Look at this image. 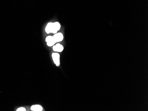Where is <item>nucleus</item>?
I'll return each instance as SVG.
<instances>
[{"label":"nucleus","mask_w":148,"mask_h":111,"mask_svg":"<svg viewBox=\"0 0 148 111\" xmlns=\"http://www.w3.org/2000/svg\"><path fill=\"white\" fill-rule=\"evenodd\" d=\"M63 45L59 44L57 43L56 45H54L53 47V50L54 51L58 52H61L63 50Z\"/></svg>","instance_id":"39448f33"},{"label":"nucleus","mask_w":148,"mask_h":111,"mask_svg":"<svg viewBox=\"0 0 148 111\" xmlns=\"http://www.w3.org/2000/svg\"><path fill=\"white\" fill-rule=\"evenodd\" d=\"M45 41L47 42V44L49 47L53 46L55 44L56 42L55 39H54L53 36H48L46 38Z\"/></svg>","instance_id":"f03ea898"},{"label":"nucleus","mask_w":148,"mask_h":111,"mask_svg":"<svg viewBox=\"0 0 148 111\" xmlns=\"http://www.w3.org/2000/svg\"><path fill=\"white\" fill-rule=\"evenodd\" d=\"M31 109L33 111H42L43 109V108L41 105H32L31 107Z\"/></svg>","instance_id":"423d86ee"},{"label":"nucleus","mask_w":148,"mask_h":111,"mask_svg":"<svg viewBox=\"0 0 148 111\" xmlns=\"http://www.w3.org/2000/svg\"><path fill=\"white\" fill-rule=\"evenodd\" d=\"M53 36L54 39H55L56 43L60 42L63 40V34L62 33H56Z\"/></svg>","instance_id":"20e7f679"},{"label":"nucleus","mask_w":148,"mask_h":111,"mask_svg":"<svg viewBox=\"0 0 148 111\" xmlns=\"http://www.w3.org/2000/svg\"><path fill=\"white\" fill-rule=\"evenodd\" d=\"M52 27H53V23L50 22L47 23L45 27V31L46 33L47 34L51 33Z\"/></svg>","instance_id":"0eeeda50"},{"label":"nucleus","mask_w":148,"mask_h":111,"mask_svg":"<svg viewBox=\"0 0 148 111\" xmlns=\"http://www.w3.org/2000/svg\"><path fill=\"white\" fill-rule=\"evenodd\" d=\"M61 27V25L58 22L53 23V27L51 31V33L56 34L58 31H59Z\"/></svg>","instance_id":"7ed1b4c3"},{"label":"nucleus","mask_w":148,"mask_h":111,"mask_svg":"<svg viewBox=\"0 0 148 111\" xmlns=\"http://www.w3.org/2000/svg\"><path fill=\"white\" fill-rule=\"evenodd\" d=\"M52 57L54 63L57 66L60 65V55L57 53H53L52 54Z\"/></svg>","instance_id":"f257e3e1"},{"label":"nucleus","mask_w":148,"mask_h":111,"mask_svg":"<svg viewBox=\"0 0 148 111\" xmlns=\"http://www.w3.org/2000/svg\"><path fill=\"white\" fill-rule=\"evenodd\" d=\"M17 111H26V109L24 107H20L19 108H18L16 110Z\"/></svg>","instance_id":"6e6552de"}]
</instances>
